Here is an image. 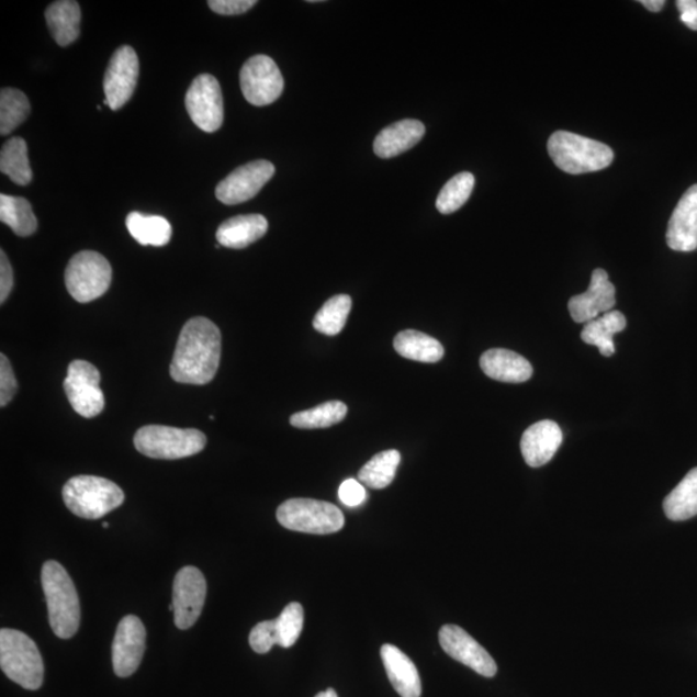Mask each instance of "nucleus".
Listing matches in <instances>:
<instances>
[{
  "label": "nucleus",
  "mask_w": 697,
  "mask_h": 697,
  "mask_svg": "<svg viewBox=\"0 0 697 697\" xmlns=\"http://www.w3.org/2000/svg\"><path fill=\"white\" fill-rule=\"evenodd\" d=\"M80 19L79 3L72 0H58L48 7L46 21L58 46L66 47L78 40Z\"/></svg>",
  "instance_id": "obj_24"
},
{
  "label": "nucleus",
  "mask_w": 697,
  "mask_h": 697,
  "mask_svg": "<svg viewBox=\"0 0 697 697\" xmlns=\"http://www.w3.org/2000/svg\"><path fill=\"white\" fill-rule=\"evenodd\" d=\"M102 527L108 528L109 525L105 522V524H102Z\"/></svg>",
  "instance_id": "obj_45"
},
{
  "label": "nucleus",
  "mask_w": 697,
  "mask_h": 697,
  "mask_svg": "<svg viewBox=\"0 0 697 697\" xmlns=\"http://www.w3.org/2000/svg\"><path fill=\"white\" fill-rule=\"evenodd\" d=\"M380 654L395 692L402 697H421L420 674L413 660L393 644H384Z\"/></svg>",
  "instance_id": "obj_20"
},
{
  "label": "nucleus",
  "mask_w": 697,
  "mask_h": 697,
  "mask_svg": "<svg viewBox=\"0 0 697 697\" xmlns=\"http://www.w3.org/2000/svg\"><path fill=\"white\" fill-rule=\"evenodd\" d=\"M278 522L288 530L329 535L339 532L345 525L342 511L336 505L313 498H291L279 506Z\"/></svg>",
  "instance_id": "obj_7"
},
{
  "label": "nucleus",
  "mask_w": 697,
  "mask_h": 697,
  "mask_svg": "<svg viewBox=\"0 0 697 697\" xmlns=\"http://www.w3.org/2000/svg\"><path fill=\"white\" fill-rule=\"evenodd\" d=\"M136 450L145 457L178 460L203 451L207 437L198 429H179L165 425H148L138 429L134 439Z\"/></svg>",
  "instance_id": "obj_6"
},
{
  "label": "nucleus",
  "mask_w": 697,
  "mask_h": 697,
  "mask_svg": "<svg viewBox=\"0 0 697 697\" xmlns=\"http://www.w3.org/2000/svg\"><path fill=\"white\" fill-rule=\"evenodd\" d=\"M401 464V453L397 450H387L375 454L359 471L358 481L373 490H383L391 486Z\"/></svg>",
  "instance_id": "obj_31"
},
{
  "label": "nucleus",
  "mask_w": 697,
  "mask_h": 697,
  "mask_svg": "<svg viewBox=\"0 0 697 697\" xmlns=\"http://www.w3.org/2000/svg\"><path fill=\"white\" fill-rule=\"evenodd\" d=\"M31 114V102L16 88H3L0 92V134H11Z\"/></svg>",
  "instance_id": "obj_33"
},
{
  "label": "nucleus",
  "mask_w": 697,
  "mask_h": 697,
  "mask_svg": "<svg viewBox=\"0 0 697 697\" xmlns=\"http://www.w3.org/2000/svg\"><path fill=\"white\" fill-rule=\"evenodd\" d=\"M18 392V381L12 366L4 355L0 356V406L5 407Z\"/></svg>",
  "instance_id": "obj_38"
},
{
  "label": "nucleus",
  "mask_w": 697,
  "mask_h": 697,
  "mask_svg": "<svg viewBox=\"0 0 697 697\" xmlns=\"http://www.w3.org/2000/svg\"><path fill=\"white\" fill-rule=\"evenodd\" d=\"M13 289V270L4 251L0 252V303L9 299Z\"/></svg>",
  "instance_id": "obj_41"
},
{
  "label": "nucleus",
  "mask_w": 697,
  "mask_h": 697,
  "mask_svg": "<svg viewBox=\"0 0 697 697\" xmlns=\"http://www.w3.org/2000/svg\"><path fill=\"white\" fill-rule=\"evenodd\" d=\"M274 173L276 167L269 160L249 161L220 181L216 198L227 205L248 202L260 193Z\"/></svg>",
  "instance_id": "obj_13"
},
{
  "label": "nucleus",
  "mask_w": 697,
  "mask_h": 697,
  "mask_svg": "<svg viewBox=\"0 0 697 697\" xmlns=\"http://www.w3.org/2000/svg\"><path fill=\"white\" fill-rule=\"evenodd\" d=\"M627 327V319L618 311H611L600 315L597 319L585 323L582 331V339L588 345H594L604 357L615 355L614 336L623 331Z\"/></svg>",
  "instance_id": "obj_25"
},
{
  "label": "nucleus",
  "mask_w": 697,
  "mask_h": 697,
  "mask_svg": "<svg viewBox=\"0 0 697 697\" xmlns=\"http://www.w3.org/2000/svg\"><path fill=\"white\" fill-rule=\"evenodd\" d=\"M339 498L344 505L355 508L367 501V493L361 482L348 480L339 488Z\"/></svg>",
  "instance_id": "obj_39"
},
{
  "label": "nucleus",
  "mask_w": 697,
  "mask_h": 697,
  "mask_svg": "<svg viewBox=\"0 0 697 697\" xmlns=\"http://www.w3.org/2000/svg\"><path fill=\"white\" fill-rule=\"evenodd\" d=\"M278 644L290 649L299 640L304 628V608L297 602H292L276 619Z\"/></svg>",
  "instance_id": "obj_36"
},
{
  "label": "nucleus",
  "mask_w": 697,
  "mask_h": 697,
  "mask_svg": "<svg viewBox=\"0 0 697 697\" xmlns=\"http://www.w3.org/2000/svg\"><path fill=\"white\" fill-rule=\"evenodd\" d=\"M351 311V299L348 295H336L327 301L315 314L313 327L327 336H336L342 331Z\"/></svg>",
  "instance_id": "obj_34"
},
{
  "label": "nucleus",
  "mask_w": 697,
  "mask_h": 697,
  "mask_svg": "<svg viewBox=\"0 0 697 697\" xmlns=\"http://www.w3.org/2000/svg\"><path fill=\"white\" fill-rule=\"evenodd\" d=\"M615 304V285L608 281L606 270L596 269L593 271L588 291L571 297L569 311L576 323H588L597 319L602 313L611 312Z\"/></svg>",
  "instance_id": "obj_17"
},
{
  "label": "nucleus",
  "mask_w": 697,
  "mask_h": 697,
  "mask_svg": "<svg viewBox=\"0 0 697 697\" xmlns=\"http://www.w3.org/2000/svg\"><path fill=\"white\" fill-rule=\"evenodd\" d=\"M207 583L200 570L183 567L173 582V618L181 630L192 628L203 611Z\"/></svg>",
  "instance_id": "obj_12"
},
{
  "label": "nucleus",
  "mask_w": 697,
  "mask_h": 697,
  "mask_svg": "<svg viewBox=\"0 0 697 697\" xmlns=\"http://www.w3.org/2000/svg\"><path fill=\"white\" fill-rule=\"evenodd\" d=\"M100 372L92 363L87 361L70 363L64 389L66 397L78 415L92 418L104 409L105 397L100 389Z\"/></svg>",
  "instance_id": "obj_10"
},
{
  "label": "nucleus",
  "mask_w": 697,
  "mask_h": 697,
  "mask_svg": "<svg viewBox=\"0 0 697 697\" xmlns=\"http://www.w3.org/2000/svg\"><path fill=\"white\" fill-rule=\"evenodd\" d=\"M126 225L132 238L142 246L164 247L172 238V226L161 216L131 212Z\"/></svg>",
  "instance_id": "obj_27"
},
{
  "label": "nucleus",
  "mask_w": 697,
  "mask_h": 697,
  "mask_svg": "<svg viewBox=\"0 0 697 697\" xmlns=\"http://www.w3.org/2000/svg\"><path fill=\"white\" fill-rule=\"evenodd\" d=\"M68 509L80 518L99 519L120 508L124 494L112 481L94 475H78L68 481L63 490Z\"/></svg>",
  "instance_id": "obj_4"
},
{
  "label": "nucleus",
  "mask_w": 697,
  "mask_h": 697,
  "mask_svg": "<svg viewBox=\"0 0 697 697\" xmlns=\"http://www.w3.org/2000/svg\"><path fill=\"white\" fill-rule=\"evenodd\" d=\"M256 0H210V9L224 16H234V14H241L256 5Z\"/></svg>",
  "instance_id": "obj_40"
},
{
  "label": "nucleus",
  "mask_w": 697,
  "mask_h": 697,
  "mask_svg": "<svg viewBox=\"0 0 697 697\" xmlns=\"http://www.w3.org/2000/svg\"><path fill=\"white\" fill-rule=\"evenodd\" d=\"M249 644L258 654H268L278 644L276 620L259 622L249 634Z\"/></svg>",
  "instance_id": "obj_37"
},
{
  "label": "nucleus",
  "mask_w": 697,
  "mask_h": 697,
  "mask_svg": "<svg viewBox=\"0 0 697 697\" xmlns=\"http://www.w3.org/2000/svg\"><path fill=\"white\" fill-rule=\"evenodd\" d=\"M0 220L20 237L32 236L38 229L32 204L25 198L0 195Z\"/></svg>",
  "instance_id": "obj_30"
},
{
  "label": "nucleus",
  "mask_w": 697,
  "mask_h": 697,
  "mask_svg": "<svg viewBox=\"0 0 697 697\" xmlns=\"http://www.w3.org/2000/svg\"><path fill=\"white\" fill-rule=\"evenodd\" d=\"M0 171L20 187H25L33 179L31 161L27 157V144L24 138L13 137L2 146L0 151Z\"/></svg>",
  "instance_id": "obj_29"
},
{
  "label": "nucleus",
  "mask_w": 697,
  "mask_h": 697,
  "mask_svg": "<svg viewBox=\"0 0 697 697\" xmlns=\"http://www.w3.org/2000/svg\"><path fill=\"white\" fill-rule=\"evenodd\" d=\"M222 358V333L214 322L190 319L176 345L171 378L181 384L204 385L214 380Z\"/></svg>",
  "instance_id": "obj_1"
},
{
  "label": "nucleus",
  "mask_w": 697,
  "mask_h": 697,
  "mask_svg": "<svg viewBox=\"0 0 697 697\" xmlns=\"http://www.w3.org/2000/svg\"><path fill=\"white\" fill-rule=\"evenodd\" d=\"M548 151L554 165L571 175L605 170L614 160V151L607 145L567 131L550 136Z\"/></svg>",
  "instance_id": "obj_3"
},
{
  "label": "nucleus",
  "mask_w": 697,
  "mask_h": 697,
  "mask_svg": "<svg viewBox=\"0 0 697 697\" xmlns=\"http://www.w3.org/2000/svg\"><path fill=\"white\" fill-rule=\"evenodd\" d=\"M563 440L562 430L552 420L531 425L520 440V450L528 465L539 468L554 458Z\"/></svg>",
  "instance_id": "obj_19"
},
{
  "label": "nucleus",
  "mask_w": 697,
  "mask_h": 697,
  "mask_svg": "<svg viewBox=\"0 0 697 697\" xmlns=\"http://www.w3.org/2000/svg\"><path fill=\"white\" fill-rule=\"evenodd\" d=\"M190 119L204 132H216L224 123V99L218 80L210 75L194 79L186 97Z\"/></svg>",
  "instance_id": "obj_11"
},
{
  "label": "nucleus",
  "mask_w": 697,
  "mask_h": 697,
  "mask_svg": "<svg viewBox=\"0 0 697 697\" xmlns=\"http://www.w3.org/2000/svg\"><path fill=\"white\" fill-rule=\"evenodd\" d=\"M268 226V220L262 215L232 217L220 225L216 239L220 246L233 249L246 248L266 236Z\"/></svg>",
  "instance_id": "obj_23"
},
{
  "label": "nucleus",
  "mask_w": 697,
  "mask_h": 697,
  "mask_svg": "<svg viewBox=\"0 0 697 697\" xmlns=\"http://www.w3.org/2000/svg\"><path fill=\"white\" fill-rule=\"evenodd\" d=\"M475 186L471 172H461L446 183L437 198V210L440 214L450 215L457 212L471 198Z\"/></svg>",
  "instance_id": "obj_35"
},
{
  "label": "nucleus",
  "mask_w": 697,
  "mask_h": 697,
  "mask_svg": "<svg viewBox=\"0 0 697 697\" xmlns=\"http://www.w3.org/2000/svg\"><path fill=\"white\" fill-rule=\"evenodd\" d=\"M664 511L667 518L676 522L697 516V468L689 471L666 496Z\"/></svg>",
  "instance_id": "obj_28"
},
{
  "label": "nucleus",
  "mask_w": 697,
  "mask_h": 697,
  "mask_svg": "<svg viewBox=\"0 0 697 697\" xmlns=\"http://www.w3.org/2000/svg\"><path fill=\"white\" fill-rule=\"evenodd\" d=\"M666 244L678 252L697 249V186L687 190L674 210L667 225Z\"/></svg>",
  "instance_id": "obj_18"
},
{
  "label": "nucleus",
  "mask_w": 697,
  "mask_h": 697,
  "mask_svg": "<svg viewBox=\"0 0 697 697\" xmlns=\"http://www.w3.org/2000/svg\"><path fill=\"white\" fill-rule=\"evenodd\" d=\"M641 4L645 10L651 12H660L664 9V0H641Z\"/></svg>",
  "instance_id": "obj_43"
},
{
  "label": "nucleus",
  "mask_w": 697,
  "mask_h": 697,
  "mask_svg": "<svg viewBox=\"0 0 697 697\" xmlns=\"http://www.w3.org/2000/svg\"><path fill=\"white\" fill-rule=\"evenodd\" d=\"M315 697H339V696H337V694L334 692L333 688H328L326 689V692H323Z\"/></svg>",
  "instance_id": "obj_44"
},
{
  "label": "nucleus",
  "mask_w": 697,
  "mask_h": 697,
  "mask_svg": "<svg viewBox=\"0 0 697 697\" xmlns=\"http://www.w3.org/2000/svg\"><path fill=\"white\" fill-rule=\"evenodd\" d=\"M0 666L14 684L31 692L41 688L44 664L32 638L14 629L0 630Z\"/></svg>",
  "instance_id": "obj_5"
},
{
  "label": "nucleus",
  "mask_w": 697,
  "mask_h": 697,
  "mask_svg": "<svg viewBox=\"0 0 697 697\" xmlns=\"http://www.w3.org/2000/svg\"><path fill=\"white\" fill-rule=\"evenodd\" d=\"M146 630L137 616L128 615L116 628L113 641V667L116 676L126 678L137 671L145 652Z\"/></svg>",
  "instance_id": "obj_16"
},
{
  "label": "nucleus",
  "mask_w": 697,
  "mask_h": 697,
  "mask_svg": "<svg viewBox=\"0 0 697 697\" xmlns=\"http://www.w3.org/2000/svg\"><path fill=\"white\" fill-rule=\"evenodd\" d=\"M347 415L348 407L345 403L331 401L292 415L290 423L292 427L299 429H323L341 423Z\"/></svg>",
  "instance_id": "obj_32"
},
{
  "label": "nucleus",
  "mask_w": 697,
  "mask_h": 697,
  "mask_svg": "<svg viewBox=\"0 0 697 697\" xmlns=\"http://www.w3.org/2000/svg\"><path fill=\"white\" fill-rule=\"evenodd\" d=\"M240 88L249 104L267 106L281 98L284 79L273 58L258 55L241 68Z\"/></svg>",
  "instance_id": "obj_9"
},
{
  "label": "nucleus",
  "mask_w": 697,
  "mask_h": 697,
  "mask_svg": "<svg viewBox=\"0 0 697 697\" xmlns=\"http://www.w3.org/2000/svg\"><path fill=\"white\" fill-rule=\"evenodd\" d=\"M439 644L447 655L471 667L472 671L481 674V676L486 678L496 676L497 665L493 656L464 629L458 626L440 628Z\"/></svg>",
  "instance_id": "obj_15"
},
{
  "label": "nucleus",
  "mask_w": 697,
  "mask_h": 697,
  "mask_svg": "<svg viewBox=\"0 0 697 697\" xmlns=\"http://www.w3.org/2000/svg\"><path fill=\"white\" fill-rule=\"evenodd\" d=\"M481 369L491 379L513 384L525 383L533 373L525 357L506 349L487 350L481 357Z\"/></svg>",
  "instance_id": "obj_21"
},
{
  "label": "nucleus",
  "mask_w": 697,
  "mask_h": 697,
  "mask_svg": "<svg viewBox=\"0 0 697 697\" xmlns=\"http://www.w3.org/2000/svg\"><path fill=\"white\" fill-rule=\"evenodd\" d=\"M394 349L400 356L411 361L436 363L445 356L443 345L435 337L406 329L394 339Z\"/></svg>",
  "instance_id": "obj_26"
},
{
  "label": "nucleus",
  "mask_w": 697,
  "mask_h": 697,
  "mask_svg": "<svg viewBox=\"0 0 697 697\" xmlns=\"http://www.w3.org/2000/svg\"><path fill=\"white\" fill-rule=\"evenodd\" d=\"M42 585L46 594L49 626L61 640H69L78 632L80 606L75 583L68 572L56 561L44 563Z\"/></svg>",
  "instance_id": "obj_2"
},
{
  "label": "nucleus",
  "mask_w": 697,
  "mask_h": 697,
  "mask_svg": "<svg viewBox=\"0 0 697 697\" xmlns=\"http://www.w3.org/2000/svg\"><path fill=\"white\" fill-rule=\"evenodd\" d=\"M424 135L425 126L420 121H401L380 132L373 143V151L379 158L391 159L414 148Z\"/></svg>",
  "instance_id": "obj_22"
},
{
  "label": "nucleus",
  "mask_w": 697,
  "mask_h": 697,
  "mask_svg": "<svg viewBox=\"0 0 697 697\" xmlns=\"http://www.w3.org/2000/svg\"><path fill=\"white\" fill-rule=\"evenodd\" d=\"M677 9L681 13V21L692 29L697 31V2L696 0H678Z\"/></svg>",
  "instance_id": "obj_42"
},
{
  "label": "nucleus",
  "mask_w": 697,
  "mask_h": 697,
  "mask_svg": "<svg viewBox=\"0 0 697 697\" xmlns=\"http://www.w3.org/2000/svg\"><path fill=\"white\" fill-rule=\"evenodd\" d=\"M113 270L99 252L82 251L72 256L65 270V284L78 303H91L104 295L112 283Z\"/></svg>",
  "instance_id": "obj_8"
},
{
  "label": "nucleus",
  "mask_w": 697,
  "mask_h": 697,
  "mask_svg": "<svg viewBox=\"0 0 697 697\" xmlns=\"http://www.w3.org/2000/svg\"><path fill=\"white\" fill-rule=\"evenodd\" d=\"M138 75L139 64L135 49L130 46L116 49L105 72L104 104L112 110L126 105L136 90Z\"/></svg>",
  "instance_id": "obj_14"
}]
</instances>
